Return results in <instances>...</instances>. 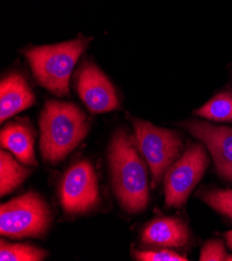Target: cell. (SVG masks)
Listing matches in <instances>:
<instances>
[{"instance_id":"9a60e30c","label":"cell","mask_w":232,"mask_h":261,"mask_svg":"<svg viewBox=\"0 0 232 261\" xmlns=\"http://www.w3.org/2000/svg\"><path fill=\"white\" fill-rule=\"evenodd\" d=\"M47 253L39 248L23 244L0 243V260L2 261H41Z\"/></svg>"},{"instance_id":"3957f363","label":"cell","mask_w":232,"mask_h":261,"mask_svg":"<svg viewBox=\"0 0 232 261\" xmlns=\"http://www.w3.org/2000/svg\"><path fill=\"white\" fill-rule=\"evenodd\" d=\"M89 39L34 47L24 52L37 82L57 96L69 95L70 76Z\"/></svg>"},{"instance_id":"2e32d148","label":"cell","mask_w":232,"mask_h":261,"mask_svg":"<svg viewBox=\"0 0 232 261\" xmlns=\"http://www.w3.org/2000/svg\"><path fill=\"white\" fill-rule=\"evenodd\" d=\"M200 198L213 210L232 219V190H206L200 192Z\"/></svg>"},{"instance_id":"8992f818","label":"cell","mask_w":232,"mask_h":261,"mask_svg":"<svg viewBox=\"0 0 232 261\" xmlns=\"http://www.w3.org/2000/svg\"><path fill=\"white\" fill-rule=\"evenodd\" d=\"M210 166L208 151L201 144L192 145L165 173L164 190L168 207H182Z\"/></svg>"},{"instance_id":"6da1fadb","label":"cell","mask_w":232,"mask_h":261,"mask_svg":"<svg viewBox=\"0 0 232 261\" xmlns=\"http://www.w3.org/2000/svg\"><path fill=\"white\" fill-rule=\"evenodd\" d=\"M109 160L115 194L130 214H139L149 203L147 169L140 158L133 139L120 128L113 136Z\"/></svg>"},{"instance_id":"e0dca14e","label":"cell","mask_w":232,"mask_h":261,"mask_svg":"<svg viewBox=\"0 0 232 261\" xmlns=\"http://www.w3.org/2000/svg\"><path fill=\"white\" fill-rule=\"evenodd\" d=\"M136 258L141 261H188L186 256L179 255L171 250L160 251H143L137 252Z\"/></svg>"},{"instance_id":"7a4b0ae2","label":"cell","mask_w":232,"mask_h":261,"mask_svg":"<svg viewBox=\"0 0 232 261\" xmlns=\"http://www.w3.org/2000/svg\"><path fill=\"white\" fill-rule=\"evenodd\" d=\"M40 147L45 162L57 164L88 135L90 124L75 104L48 100L40 117Z\"/></svg>"},{"instance_id":"4fadbf2b","label":"cell","mask_w":232,"mask_h":261,"mask_svg":"<svg viewBox=\"0 0 232 261\" xmlns=\"http://www.w3.org/2000/svg\"><path fill=\"white\" fill-rule=\"evenodd\" d=\"M32 170L19 165L12 156L2 150L0 152V195L3 197L16 190L29 177Z\"/></svg>"},{"instance_id":"30bf717a","label":"cell","mask_w":232,"mask_h":261,"mask_svg":"<svg viewBox=\"0 0 232 261\" xmlns=\"http://www.w3.org/2000/svg\"><path fill=\"white\" fill-rule=\"evenodd\" d=\"M35 95L25 78L12 73L3 78L0 84V121L4 123L14 115L31 108Z\"/></svg>"},{"instance_id":"5bb4252c","label":"cell","mask_w":232,"mask_h":261,"mask_svg":"<svg viewBox=\"0 0 232 261\" xmlns=\"http://www.w3.org/2000/svg\"><path fill=\"white\" fill-rule=\"evenodd\" d=\"M195 115L215 122H232V94L222 92L212 98Z\"/></svg>"},{"instance_id":"ac0fdd59","label":"cell","mask_w":232,"mask_h":261,"mask_svg":"<svg viewBox=\"0 0 232 261\" xmlns=\"http://www.w3.org/2000/svg\"><path fill=\"white\" fill-rule=\"evenodd\" d=\"M227 254L224 244L219 240H214L206 243L200 254L201 261H223L226 260Z\"/></svg>"},{"instance_id":"5b68a950","label":"cell","mask_w":232,"mask_h":261,"mask_svg":"<svg viewBox=\"0 0 232 261\" xmlns=\"http://www.w3.org/2000/svg\"><path fill=\"white\" fill-rule=\"evenodd\" d=\"M136 143L149 165L152 188H156L170 166L175 163L184 144L179 134L142 120H135Z\"/></svg>"},{"instance_id":"277c9868","label":"cell","mask_w":232,"mask_h":261,"mask_svg":"<svg viewBox=\"0 0 232 261\" xmlns=\"http://www.w3.org/2000/svg\"><path fill=\"white\" fill-rule=\"evenodd\" d=\"M51 212L36 192H29L0 207V233L11 239L40 238L51 224Z\"/></svg>"},{"instance_id":"ba28073f","label":"cell","mask_w":232,"mask_h":261,"mask_svg":"<svg viewBox=\"0 0 232 261\" xmlns=\"http://www.w3.org/2000/svg\"><path fill=\"white\" fill-rule=\"evenodd\" d=\"M77 92L86 107L94 114L109 113L119 107L115 88L93 63L86 62L77 73Z\"/></svg>"},{"instance_id":"7c38bea8","label":"cell","mask_w":232,"mask_h":261,"mask_svg":"<svg viewBox=\"0 0 232 261\" xmlns=\"http://www.w3.org/2000/svg\"><path fill=\"white\" fill-rule=\"evenodd\" d=\"M2 146L12 151L17 160L30 166H37L34 143L35 133L33 128L23 122H12L2 130Z\"/></svg>"},{"instance_id":"52a82bcc","label":"cell","mask_w":232,"mask_h":261,"mask_svg":"<svg viewBox=\"0 0 232 261\" xmlns=\"http://www.w3.org/2000/svg\"><path fill=\"white\" fill-rule=\"evenodd\" d=\"M60 197L64 212L69 215L86 214L99 204L98 180L88 161L76 163L65 173Z\"/></svg>"},{"instance_id":"d6986e66","label":"cell","mask_w":232,"mask_h":261,"mask_svg":"<svg viewBox=\"0 0 232 261\" xmlns=\"http://www.w3.org/2000/svg\"><path fill=\"white\" fill-rule=\"evenodd\" d=\"M225 238H226L228 247L232 250V230H230L227 233H225Z\"/></svg>"},{"instance_id":"8fae6325","label":"cell","mask_w":232,"mask_h":261,"mask_svg":"<svg viewBox=\"0 0 232 261\" xmlns=\"http://www.w3.org/2000/svg\"><path fill=\"white\" fill-rule=\"evenodd\" d=\"M190 231L184 221L171 217L157 218L145 227L142 240L150 246L180 248L189 244Z\"/></svg>"},{"instance_id":"9c48e42d","label":"cell","mask_w":232,"mask_h":261,"mask_svg":"<svg viewBox=\"0 0 232 261\" xmlns=\"http://www.w3.org/2000/svg\"><path fill=\"white\" fill-rule=\"evenodd\" d=\"M185 127L208 148L218 174L232 182V127L203 121H189Z\"/></svg>"}]
</instances>
